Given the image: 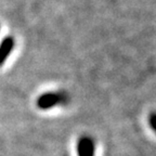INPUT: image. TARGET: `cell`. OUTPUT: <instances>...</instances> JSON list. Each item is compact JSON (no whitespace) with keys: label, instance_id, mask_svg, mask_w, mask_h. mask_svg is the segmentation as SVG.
Segmentation results:
<instances>
[{"label":"cell","instance_id":"3957f363","mask_svg":"<svg viewBox=\"0 0 156 156\" xmlns=\"http://www.w3.org/2000/svg\"><path fill=\"white\" fill-rule=\"evenodd\" d=\"M14 39L13 37H5L1 44H0V66H2L3 63L5 62L7 58L12 52L14 48Z\"/></svg>","mask_w":156,"mask_h":156},{"label":"cell","instance_id":"7a4b0ae2","mask_svg":"<svg viewBox=\"0 0 156 156\" xmlns=\"http://www.w3.org/2000/svg\"><path fill=\"white\" fill-rule=\"evenodd\" d=\"M78 156H94L95 143L94 140L89 136H83L77 141Z\"/></svg>","mask_w":156,"mask_h":156},{"label":"cell","instance_id":"277c9868","mask_svg":"<svg viewBox=\"0 0 156 156\" xmlns=\"http://www.w3.org/2000/svg\"><path fill=\"white\" fill-rule=\"evenodd\" d=\"M149 122H150V126H151V128L156 132V113H153V114L150 115Z\"/></svg>","mask_w":156,"mask_h":156},{"label":"cell","instance_id":"6da1fadb","mask_svg":"<svg viewBox=\"0 0 156 156\" xmlns=\"http://www.w3.org/2000/svg\"><path fill=\"white\" fill-rule=\"evenodd\" d=\"M69 102V95L65 91L46 92L37 99V106L40 110H50L60 105H66Z\"/></svg>","mask_w":156,"mask_h":156}]
</instances>
